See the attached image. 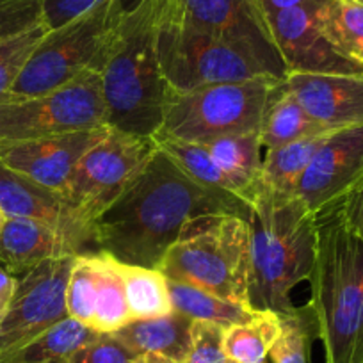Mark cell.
<instances>
[{
  "label": "cell",
  "mask_w": 363,
  "mask_h": 363,
  "mask_svg": "<svg viewBox=\"0 0 363 363\" xmlns=\"http://www.w3.org/2000/svg\"><path fill=\"white\" fill-rule=\"evenodd\" d=\"M118 271L123 278L125 294L132 320L155 319L173 312L167 278L162 271L143 265L123 264L118 260Z\"/></svg>",
  "instance_id": "4316f807"
},
{
  "label": "cell",
  "mask_w": 363,
  "mask_h": 363,
  "mask_svg": "<svg viewBox=\"0 0 363 363\" xmlns=\"http://www.w3.org/2000/svg\"><path fill=\"white\" fill-rule=\"evenodd\" d=\"M130 363H174L173 359L166 358L162 354H155V352H146V354H138L132 358Z\"/></svg>",
  "instance_id": "ab89813d"
},
{
  "label": "cell",
  "mask_w": 363,
  "mask_h": 363,
  "mask_svg": "<svg viewBox=\"0 0 363 363\" xmlns=\"http://www.w3.org/2000/svg\"><path fill=\"white\" fill-rule=\"evenodd\" d=\"M157 48L160 72L171 93L269 75L255 59L232 45L174 22L166 6Z\"/></svg>",
  "instance_id": "9c48e42d"
},
{
  "label": "cell",
  "mask_w": 363,
  "mask_h": 363,
  "mask_svg": "<svg viewBox=\"0 0 363 363\" xmlns=\"http://www.w3.org/2000/svg\"><path fill=\"white\" fill-rule=\"evenodd\" d=\"M223 342L225 328L205 320H193L191 347L184 363H228Z\"/></svg>",
  "instance_id": "836d02e7"
},
{
  "label": "cell",
  "mask_w": 363,
  "mask_h": 363,
  "mask_svg": "<svg viewBox=\"0 0 363 363\" xmlns=\"http://www.w3.org/2000/svg\"><path fill=\"white\" fill-rule=\"evenodd\" d=\"M313 319L310 308L280 315V335L269 351L272 363H308V337Z\"/></svg>",
  "instance_id": "f546056e"
},
{
  "label": "cell",
  "mask_w": 363,
  "mask_h": 363,
  "mask_svg": "<svg viewBox=\"0 0 363 363\" xmlns=\"http://www.w3.org/2000/svg\"><path fill=\"white\" fill-rule=\"evenodd\" d=\"M193 319L171 312L155 319H135L125 324L113 335L134 356L155 352L174 363H184L191 347Z\"/></svg>",
  "instance_id": "d6986e66"
},
{
  "label": "cell",
  "mask_w": 363,
  "mask_h": 363,
  "mask_svg": "<svg viewBox=\"0 0 363 363\" xmlns=\"http://www.w3.org/2000/svg\"><path fill=\"white\" fill-rule=\"evenodd\" d=\"M96 277L91 253H80L75 257L68 287H66V312L68 317L91 328L95 317Z\"/></svg>",
  "instance_id": "4dcf8cb0"
},
{
  "label": "cell",
  "mask_w": 363,
  "mask_h": 363,
  "mask_svg": "<svg viewBox=\"0 0 363 363\" xmlns=\"http://www.w3.org/2000/svg\"><path fill=\"white\" fill-rule=\"evenodd\" d=\"M214 214L247 219L250 205L235 194L194 182L159 148L95 221L96 250L123 264L159 269L189 223Z\"/></svg>",
  "instance_id": "6da1fadb"
},
{
  "label": "cell",
  "mask_w": 363,
  "mask_h": 363,
  "mask_svg": "<svg viewBox=\"0 0 363 363\" xmlns=\"http://www.w3.org/2000/svg\"><path fill=\"white\" fill-rule=\"evenodd\" d=\"M212 159L219 164L225 173H228L237 184L242 186L250 201H253L260 186V171L264 162V146L260 134L226 135L216 141L205 143ZM251 205V203H250Z\"/></svg>",
  "instance_id": "d4e9b609"
},
{
  "label": "cell",
  "mask_w": 363,
  "mask_h": 363,
  "mask_svg": "<svg viewBox=\"0 0 363 363\" xmlns=\"http://www.w3.org/2000/svg\"><path fill=\"white\" fill-rule=\"evenodd\" d=\"M0 212L4 218L36 219L68 237L80 253H95V225L80 216L65 194L11 169L0 160Z\"/></svg>",
  "instance_id": "5bb4252c"
},
{
  "label": "cell",
  "mask_w": 363,
  "mask_h": 363,
  "mask_svg": "<svg viewBox=\"0 0 363 363\" xmlns=\"http://www.w3.org/2000/svg\"><path fill=\"white\" fill-rule=\"evenodd\" d=\"M250 287L257 312H292L291 292L308 281L315 264L317 216L296 194L260 184L250 205Z\"/></svg>",
  "instance_id": "7a4b0ae2"
},
{
  "label": "cell",
  "mask_w": 363,
  "mask_h": 363,
  "mask_svg": "<svg viewBox=\"0 0 363 363\" xmlns=\"http://www.w3.org/2000/svg\"><path fill=\"white\" fill-rule=\"evenodd\" d=\"M134 354L111 333H100L77 349L69 363H130Z\"/></svg>",
  "instance_id": "e575fe53"
},
{
  "label": "cell",
  "mask_w": 363,
  "mask_h": 363,
  "mask_svg": "<svg viewBox=\"0 0 363 363\" xmlns=\"http://www.w3.org/2000/svg\"><path fill=\"white\" fill-rule=\"evenodd\" d=\"M280 335V315L260 312L255 319L225 330V354L233 363H267Z\"/></svg>",
  "instance_id": "f1b7e54d"
},
{
  "label": "cell",
  "mask_w": 363,
  "mask_h": 363,
  "mask_svg": "<svg viewBox=\"0 0 363 363\" xmlns=\"http://www.w3.org/2000/svg\"><path fill=\"white\" fill-rule=\"evenodd\" d=\"M363 180V125L330 132L310 160L296 196L319 216Z\"/></svg>",
  "instance_id": "4fadbf2b"
},
{
  "label": "cell",
  "mask_w": 363,
  "mask_h": 363,
  "mask_svg": "<svg viewBox=\"0 0 363 363\" xmlns=\"http://www.w3.org/2000/svg\"><path fill=\"white\" fill-rule=\"evenodd\" d=\"M328 134L299 139L280 148L267 150L260 171L262 186L281 194H296L310 160Z\"/></svg>",
  "instance_id": "484cf974"
},
{
  "label": "cell",
  "mask_w": 363,
  "mask_h": 363,
  "mask_svg": "<svg viewBox=\"0 0 363 363\" xmlns=\"http://www.w3.org/2000/svg\"><path fill=\"white\" fill-rule=\"evenodd\" d=\"M308 305L324 363H363V235L338 205L317 216Z\"/></svg>",
  "instance_id": "3957f363"
},
{
  "label": "cell",
  "mask_w": 363,
  "mask_h": 363,
  "mask_svg": "<svg viewBox=\"0 0 363 363\" xmlns=\"http://www.w3.org/2000/svg\"><path fill=\"white\" fill-rule=\"evenodd\" d=\"M326 0H260L265 15H274V13L285 11V9L294 8H313L319 9Z\"/></svg>",
  "instance_id": "74e56055"
},
{
  "label": "cell",
  "mask_w": 363,
  "mask_h": 363,
  "mask_svg": "<svg viewBox=\"0 0 363 363\" xmlns=\"http://www.w3.org/2000/svg\"><path fill=\"white\" fill-rule=\"evenodd\" d=\"M166 11L174 22L244 52L274 79L287 77L260 0H166Z\"/></svg>",
  "instance_id": "8fae6325"
},
{
  "label": "cell",
  "mask_w": 363,
  "mask_h": 363,
  "mask_svg": "<svg viewBox=\"0 0 363 363\" xmlns=\"http://www.w3.org/2000/svg\"><path fill=\"white\" fill-rule=\"evenodd\" d=\"M284 87L328 130L363 125V73H287Z\"/></svg>",
  "instance_id": "e0dca14e"
},
{
  "label": "cell",
  "mask_w": 363,
  "mask_h": 363,
  "mask_svg": "<svg viewBox=\"0 0 363 363\" xmlns=\"http://www.w3.org/2000/svg\"><path fill=\"white\" fill-rule=\"evenodd\" d=\"M159 271L167 280L193 285L250 306L247 219L233 214L194 219L164 255Z\"/></svg>",
  "instance_id": "5b68a950"
},
{
  "label": "cell",
  "mask_w": 363,
  "mask_h": 363,
  "mask_svg": "<svg viewBox=\"0 0 363 363\" xmlns=\"http://www.w3.org/2000/svg\"><path fill=\"white\" fill-rule=\"evenodd\" d=\"M48 33V26L36 27L33 30L11 38L8 41L0 43V100L9 96L11 87L18 80L20 73L26 68L27 61L30 59L33 52Z\"/></svg>",
  "instance_id": "1f68e13d"
},
{
  "label": "cell",
  "mask_w": 363,
  "mask_h": 363,
  "mask_svg": "<svg viewBox=\"0 0 363 363\" xmlns=\"http://www.w3.org/2000/svg\"><path fill=\"white\" fill-rule=\"evenodd\" d=\"M96 277L95 317L91 328L99 333H114L132 320L118 260L106 251L91 253Z\"/></svg>",
  "instance_id": "7402d4cb"
},
{
  "label": "cell",
  "mask_w": 363,
  "mask_h": 363,
  "mask_svg": "<svg viewBox=\"0 0 363 363\" xmlns=\"http://www.w3.org/2000/svg\"><path fill=\"white\" fill-rule=\"evenodd\" d=\"M75 257L52 258L18 278L0 324V359L68 317L66 287Z\"/></svg>",
  "instance_id": "7c38bea8"
},
{
  "label": "cell",
  "mask_w": 363,
  "mask_h": 363,
  "mask_svg": "<svg viewBox=\"0 0 363 363\" xmlns=\"http://www.w3.org/2000/svg\"><path fill=\"white\" fill-rule=\"evenodd\" d=\"M157 150L153 138L109 127L106 135L79 160L65 196L86 221L95 225L104 211L139 177Z\"/></svg>",
  "instance_id": "30bf717a"
},
{
  "label": "cell",
  "mask_w": 363,
  "mask_h": 363,
  "mask_svg": "<svg viewBox=\"0 0 363 363\" xmlns=\"http://www.w3.org/2000/svg\"><path fill=\"white\" fill-rule=\"evenodd\" d=\"M6 315V310H0V324H2V319H4Z\"/></svg>",
  "instance_id": "60d3db41"
},
{
  "label": "cell",
  "mask_w": 363,
  "mask_h": 363,
  "mask_svg": "<svg viewBox=\"0 0 363 363\" xmlns=\"http://www.w3.org/2000/svg\"><path fill=\"white\" fill-rule=\"evenodd\" d=\"M107 128L109 125L95 130L0 143V160L41 186L65 194L79 160L106 135Z\"/></svg>",
  "instance_id": "9a60e30c"
},
{
  "label": "cell",
  "mask_w": 363,
  "mask_h": 363,
  "mask_svg": "<svg viewBox=\"0 0 363 363\" xmlns=\"http://www.w3.org/2000/svg\"><path fill=\"white\" fill-rule=\"evenodd\" d=\"M166 0H139L125 9L102 72L107 125L153 138L162 123L169 87L159 62V30Z\"/></svg>",
  "instance_id": "277c9868"
},
{
  "label": "cell",
  "mask_w": 363,
  "mask_h": 363,
  "mask_svg": "<svg viewBox=\"0 0 363 363\" xmlns=\"http://www.w3.org/2000/svg\"><path fill=\"white\" fill-rule=\"evenodd\" d=\"M171 305L174 312L189 317L193 320L219 324L226 330L235 324H244L255 319L260 312L242 303L230 301L212 292L201 291L193 285L167 280Z\"/></svg>",
  "instance_id": "44dd1931"
},
{
  "label": "cell",
  "mask_w": 363,
  "mask_h": 363,
  "mask_svg": "<svg viewBox=\"0 0 363 363\" xmlns=\"http://www.w3.org/2000/svg\"><path fill=\"white\" fill-rule=\"evenodd\" d=\"M99 331L66 317L0 363H69L77 349L99 337Z\"/></svg>",
  "instance_id": "603a6c76"
},
{
  "label": "cell",
  "mask_w": 363,
  "mask_h": 363,
  "mask_svg": "<svg viewBox=\"0 0 363 363\" xmlns=\"http://www.w3.org/2000/svg\"><path fill=\"white\" fill-rule=\"evenodd\" d=\"M102 2L104 0H45V23L48 29H55Z\"/></svg>",
  "instance_id": "d590c367"
},
{
  "label": "cell",
  "mask_w": 363,
  "mask_h": 363,
  "mask_svg": "<svg viewBox=\"0 0 363 363\" xmlns=\"http://www.w3.org/2000/svg\"><path fill=\"white\" fill-rule=\"evenodd\" d=\"M328 132L333 130H328L313 118H310L301 104L285 89L284 82H281L264 114L260 141L264 152H267V150L280 148V146L299 141V139L323 135Z\"/></svg>",
  "instance_id": "ffe728a7"
},
{
  "label": "cell",
  "mask_w": 363,
  "mask_h": 363,
  "mask_svg": "<svg viewBox=\"0 0 363 363\" xmlns=\"http://www.w3.org/2000/svg\"><path fill=\"white\" fill-rule=\"evenodd\" d=\"M102 127H107V107L100 72L84 73L43 95L0 100V143Z\"/></svg>",
  "instance_id": "ba28073f"
},
{
  "label": "cell",
  "mask_w": 363,
  "mask_h": 363,
  "mask_svg": "<svg viewBox=\"0 0 363 363\" xmlns=\"http://www.w3.org/2000/svg\"><path fill=\"white\" fill-rule=\"evenodd\" d=\"M284 80L257 77L167 95L155 141L211 143L226 135L260 134L269 102Z\"/></svg>",
  "instance_id": "8992f818"
},
{
  "label": "cell",
  "mask_w": 363,
  "mask_h": 363,
  "mask_svg": "<svg viewBox=\"0 0 363 363\" xmlns=\"http://www.w3.org/2000/svg\"><path fill=\"white\" fill-rule=\"evenodd\" d=\"M16 284H18V278L0 264V310L8 312V306L16 291Z\"/></svg>",
  "instance_id": "f35d334b"
},
{
  "label": "cell",
  "mask_w": 363,
  "mask_h": 363,
  "mask_svg": "<svg viewBox=\"0 0 363 363\" xmlns=\"http://www.w3.org/2000/svg\"><path fill=\"white\" fill-rule=\"evenodd\" d=\"M338 208L352 228L363 235V180L338 203Z\"/></svg>",
  "instance_id": "8d00e7d4"
},
{
  "label": "cell",
  "mask_w": 363,
  "mask_h": 363,
  "mask_svg": "<svg viewBox=\"0 0 363 363\" xmlns=\"http://www.w3.org/2000/svg\"><path fill=\"white\" fill-rule=\"evenodd\" d=\"M315 20L331 47L363 68V0H326Z\"/></svg>",
  "instance_id": "cb8c5ba5"
},
{
  "label": "cell",
  "mask_w": 363,
  "mask_h": 363,
  "mask_svg": "<svg viewBox=\"0 0 363 363\" xmlns=\"http://www.w3.org/2000/svg\"><path fill=\"white\" fill-rule=\"evenodd\" d=\"M80 255L75 244L36 219L6 218L0 226V264L16 278L52 258Z\"/></svg>",
  "instance_id": "ac0fdd59"
},
{
  "label": "cell",
  "mask_w": 363,
  "mask_h": 363,
  "mask_svg": "<svg viewBox=\"0 0 363 363\" xmlns=\"http://www.w3.org/2000/svg\"><path fill=\"white\" fill-rule=\"evenodd\" d=\"M315 11L313 8H294L267 16L287 73H363L362 66L331 47L317 26Z\"/></svg>",
  "instance_id": "2e32d148"
},
{
  "label": "cell",
  "mask_w": 363,
  "mask_h": 363,
  "mask_svg": "<svg viewBox=\"0 0 363 363\" xmlns=\"http://www.w3.org/2000/svg\"><path fill=\"white\" fill-rule=\"evenodd\" d=\"M45 23V0H0V43Z\"/></svg>",
  "instance_id": "d6a6232c"
},
{
  "label": "cell",
  "mask_w": 363,
  "mask_h": 363,
  "mask_svg": "<svg viewBox=\"0 0 363 363\" xmlns=\"http://www.w3.org/2000/svg\"><path fill=\"white\" fill-rule=\"evenodd\" d=\"M125 0H104L65 26L48 29L6 99L54 91L87 72H102Z\"/></svg>",
  "instance_id": "52a82bcc"
},
{
  "label": "cell",
  "mask_w": 363,
  "mask_h": 363,
  "mask_svg": "<svg viewBox=\"0 0 363 363\" xmlns=\"http://www.w3.org/2000/svg\"><path fill=\"white\" fill-rule=\"evenodd\" d=\"M157 146L180 167L184 173L194 182L201 184L205 187H212V189H221L230 194H235L240 200L246 201L247 205L251 203L250 196L246 191L242 189L240 184H237L228 173L219 167V164L212 159L211 152L207 146L201 143H187V141H171V139H164V141H157Z\"/></svg>",
  "instance_id": "83f0119b"
},
{
  "label": "cell",
  "mask_w": 363,
  "mask_h": 363,
  "mask_svg": "<svg viewBox=\"0 0 363 363\" xmlns=\"http://www.w3.org/2000/svg\"><path fill=\"white\" fill-rule=\"evenodd\" d=\"M228 363H233V362H228Z\"/></svg>",
  "instance_id": "7bdbcfd3"
},
{
  "label": "cell",
  "mask_w": 363,
  "mask_h": 363,
  "mask_svg": "<svg viewBox=\"0 0 363 363\" xmlns=\"http://www.w3.org/2000/svg\"><path fill=\"white\" fill-rule=\"evenodd\" d=\"M4 221H6V218H4V214H2V212H0V226L4 225Z\"/></svg>",
  "instance_id": "b9f144b4"
}]
</instances>
